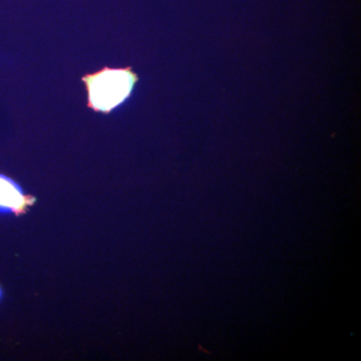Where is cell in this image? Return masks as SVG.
Returning <instances> with one entry per match:
<instances>
[{"instance_id":"6da1fadb","label":"cell","mask_w":361,"mask_h":361,"mask_svg":"<svg viewBox=\"0 0 361 361\" xmlns=\"http://www.w3.org/2000/svg\"><path fill=\"white\" fill-rule=\"evenodd\" d=\"M132 68H104L82 78L89 94V106L96 111L109 114L125 103L137 82Z\"/></svg>"},{"instance_id":"7a4b0ae2","label":"cell","mask_w":361,"mask_h":361,"mask_svg":"<svg viewBox=\"0 0 361 361\" xmlns=\"http://www.w3.org/2000/svg\"><path fill=\"white\" fill-rule=\"evenodd\" d=\"M30 204L20 185L11 178L0 174V213H23Z\"/></svg>"},{"instance_id":"3957f363","label":"cell","mask_w":361,"mask_h":361,"mask_svg":"<svg viewBox=\"0 0 361 361\" xmlns=\"http://www.w3.org/2000/svg\"><path fill=\"white\" fill-rule=\"evenodd\" d=\"M1 297H2V291H1V288H0V299H1Z\"/></svg>"}]
</instances>
